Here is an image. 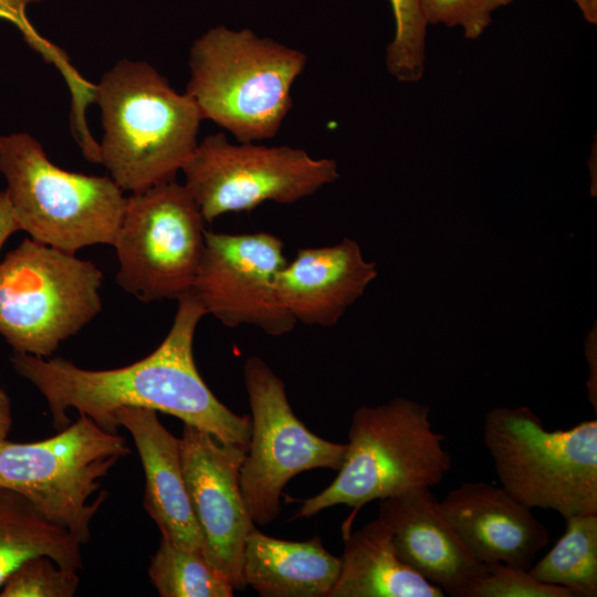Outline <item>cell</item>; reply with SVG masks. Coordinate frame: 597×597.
Listing matches in <instances>:
<instances>
[{"instance_id": "6da1fadb", "label": "cell", "mask_w": 597, "mask_h": 597, "mask_svg": "<svg viewBox=\"0 0 597 597\" xmlns=\"http://www.w3.org/2000/svg\"><path fill=\"white\" fill-rule=\"evenodd\" d=\"M206 310L190 291L178 300L172 325L161 344L145 358L106 370L83 369L63 358L45 359L13 353L14 370L45 398L53 427L70 423L76 409L108 432H116L115 411L148 408L180 419L223 443L249 448L251 416L223 405L201 378L193 358V337Z\"/></svg>"}, {"instance_id": "7a4b0ae2", "label": "cell", "mask_w": 597, "mask_h": 597, "mask_svg": "<svg viewBox=\"0 0 597 597\" xmlns=\"http://www.w3.org/2000/svg\"><path fill=\"white\" fill-rule=\"evenodd\" d=\"M103 135L98 164L123 190L176 179L198 145L197 105L153 65L122 59L94 84Z\"/></svg>"}, {"instance_id": "3957f363", "label": "cell", "mask_w": 597, "mask_h": 597, "mask_svg": "<svg viewBox=\"0 0 597 597\" xmlns=\"http://www.w3.org/2000/svg\"><path fill=\"white\" fill-rule=\"evenodd\" d=\"M307 56L249 29H209L189 51L186 93L237 142L274 137L292 107V86Z\"/></svg>"}, {"instance_id": "277c9868", "label": "cell", "mask_w": 597, "mask_h": 597, "mask_svg": "<svg viewBox=\"0 0 597 597\" xmlns=\"http://www.w3.org/2000/svg\"><path fill=\"white\" fill-rule=\"evenodd\" d=\"M444 436L430 421V407L405 397L362 406L352 416L344 462L334 481L303 501L293 519L334 505L360 509L413 488H432L451 471Z\"/></svg>"}, {"instance_id": "5b68a950", "label": "cell", "mask_w": 597, "mask_h": 597, "mask_svg": "<svg viewBox=\"0 0 597 597\" xmlns=\"http://www.w3.org/2000/svg\"><path fill=\"white\" fill-rule=\"evenodd\" d=\"M483 442L501 486L530 509L564 519L597 513V420L547 430L527 406L495 407Z\"/></svg>"}, {"instance_id": "8992f818", "label": "cell", "mask_w": 597, "mask_h": 597, "mask_svg": "<svg viewBox=\"0 0 597 597\" xmlns=\"http://www.w3.org/2000/svg\"><path fill=\"white\" fill-rule=\"evenodd\" d=\"M0 172L20 230L66 252L113 245L124 191L109 176L64 170L28 133L0 135Z\"/></svg>"}, {"instance_id": "52a82bcc", "label": "cell", "mask_w": 597, "mask_h": 597, "mask_svg": "<svg viewBox=\"0 0 597 597\" xmlns=\"http://www.w3.org/2000/svg\"><path fill=\"white\" fill-rule=\"evenodd\" d=\"M102 280L91 261L24 239L0 262V335L15 353L50 357L101 312Z\"/></svg>"}, {"instance_id": "ba28073f", "label": "cell", "mask_w": 597, "mask_h": 597, "mask_svg": "<svg viewBox=\"0 0 597 597\" xmlns=\"http://www.w3.org/2000/svg\"><path fill=\"white\" fill-rule=\"evenodd\" d=\"M130 453L125 439L85 415L57 434L34 442L0 443V486L25 496L48 520L83 545L105 500L92 502L116 462Z\"/></svg>"}, {"instance_id": "9c48e42d", "label": "cell", "mask_w": 597, "mask_h": 597, "mask_svg": "<svg viewBox=\"0 0 597 597\" xmlns=\"http://www.w3.org/2000/svg\"><path fill=\"white\" fill-rule=\"evenodd\" d=\"M205 223L176 179L132 192L113 243L117 284L146 303L188 294L203 253Z\"/></svg>"}, {"instance_id": "30bf717a", "label": "cell", "mask_w": 597, "mask_h": 597, "mask_svg": "<svg viewBox=\"0 0 597 597\" xmlns=\"http://www.w3.org/2000/svg\"><path fill=\"white\" fill-rule=\"evenodd\" d=\"M181 171L206 222L268 201L294 203L339 178L334 159L287 145L231 143L223 133L199 142Z\"/></svg>"}, {"instance_id": "8fae6325", "label": "cell", "mask_w": 597, "mask_h": 597, "mask_svg": "<svg viewBox=\"0 0 597 597\" xmlns=\"http://www.w3.org/2000/svg\"><path fill=\"white\" fill-rule=\"evenodd\" d=\"M243 380L251 408V436L240 485L253 523L265 526L280 513L285 484L304 471H338L347 443L310 431L293 412L283 380L260 357L244 362Z\"/></svg>"}, {"instance_id": "7c38bea8", "label": "cell", "mask_w": 597, "mask_h": 597, "mask_svg": "<svg viewBox=\"0 0 597 597\" xmlns=\"http://www.w3.org/2000/svg\"><path fill=\"white\" fill-rule=\"evenodd\" d=\"M286 264L283 241L268 232L206 231L192 293L227 327L250 325L266 335L290 333L295 321L280 302L276 273Z\"/></svg>"}, {"instance_id": "4fadbf2b", "label": "cell", "mask_w": 597, "mask_h": 597, "mask_svg": "<svg viewBox=\"0 0 597 597\" xmlns=\"http://www.w3.org/2000/svg\"><path fill=\"white\" fill-rule=\"evenodd\" d=\"M247 448L223 443L184 425L180 455L190 505L203 540V556L235 589L245 587L244 543L255 526L247 509L240 469Z\"/></svg>"}, {"instance_id": "5bb4252c", "label": "cell", "mask_w": 597, "mask_h": 597, "mask_svg": "<svg viewBox=\"0 0 597 597\" xmlns=\"http://www.w3.org/2000/svg\"><path fill=\"white\" fill-rule=\"evenodd\" d=\"M439 506L470 554L480 563L494 562L528 569L549 541V533L532 509L502 486L476 481L450 490Z\"/></svg>"}, {"instance_id": "9a60e30c", "label": "cell", "mask_w": 597, "mask_h": 597, "mask_svg": "<svg viewBox=\"0 0 597 597\" xmlns=\"http://www.w3.org/2000/svg\"><path fill=\"white\" fill-rule=\"evenodd\" d=\"M378 519L390 530L398 557L444 594L465 597L485 570L447 522L431 488L380 500Z\"/></svg>"}, {"instance_id": "2e32d148", "label": "cell", "mask_w": 597, "mask_h": 597, "mask_svg": "<svg viewBox=\"0 0 597 597\" xmlns=\"http://www.w3.org/2000/svg\"><path fill=\"white\" fill-rule=\"evenodd\" d=\"M375 262L364 259L349 238L332 245L304 248L276 273V295L295 323L331 327L376 279Z\"/></svg>"}, {"instance_id": "e0dca14e", "label": "cell", "mask_w": 597, "mask_h": 597, "mask_svg": "<svg viewBox=\"0 0 597 597\" xmlns=\"http://www.w3.org/2000/svg\"><path fill=\"white\" fill-rule=\"evenodd\" d=\"M157 411L122 407L115 421L132 434L145 473L144 507L163 537L203 554V540L184 480L180 439L159 421Z\"/></svg>"}, {"instance_id": "ac0fdd59", "label": "cell", "mask_w": 597, "mask_h": 597, "mask_svg": "<svg viewBox=\"0 0 597 597\" xmlns=\"http://www.w3.org/2000/svg\"><path fill=\"white\" fill-rule=\"evenodd\" d=\"M339 568V557L324 548L318 536L292 542L254 526L245 538L243 580L263 597H328Z\"/></svg>"}, {"instance_id": "d6986e66", "label": "cell", "mask_w": 597, "mask_h": 597, "mask_svg": "<svg viewBox=\"0 0 597 597\" xmlns=\"http://www.w3.org/2000/svg\"><path fill=\"white\" fill-rule=\"evenodd\" d=\"M339 559V574L328 597L446 596L398 557L390 530L378 517L345 533Z\"/></svg>"}, {"instance_id": "ffe728a7", "label": "cell", "mask_w": 597, "mask_h": 597, "mask_svg": "<svg viewBox=\"0 0 597 597\" xmlns=\"http://www.w3.org/2000/svg\"><path fill=\"white\" fill-rule=\"evenodd\" d=\"M82 544L48 520L21 493L0 486V588L24 561L45 555L59 566L83 568Z\"/></svg>"}, {"instance_id": "44dd1931", "label": "cell", "mask_w": 597, "mask_h": 597, "mask_svg": "<svg viewBox=\"0 0 597 597\" xmlns=\"http://www.w3.org/2000/svg\"><path fill=\"white\" fill-rule=\"evenodd\" d=\"M564 534L528 568L536 579L564 587L573 596H597V513L565 517Z\"/></svg>"}, {"instance_id": "7402d4cb", "label": "cell", "mask_w": 597, "mask_h": 597, "mask_svg": "<svg viewBox=\"0 0 597 597\" xmlns=\"http://www.w3.org/2000/svg\"><path fill=\"white\" fill-rule=\"evenodd\" d=\"M150 580L161 597H232L233 586L205 558L166 537L151 557Z\"/></svg>"}, {"instance_id": "603a6c76", "label": "cell", "mask_w": 597, "mask_h": 597, "mask_svg": "<svg viewBox=\"0 0 597 597\" xmlns=\"http://www.w3.org/2000/svg\"><path fill=\"white\" fill-rule=\"evenodd\" d=\"M395 35L386 50V66L401 83H417L425 72L427 23L419 0H389Z\"/></svg>"}, {"instance_id": "cb8c5ba5", "label": "cell", "mask_w": 597, "mask_h": 597, "mask_svg": "<svg viewBox=\"0 0 597 597\" xmlns=\"http://www.w3.org/2000/svg\"><path fill=\"white\" fill-rule=\"evenodd\" d=\"M78 584L76 570L39 555L24 561L9 575L0 588V597H72Z\"/></svg>"}, {"instance_id": "d4e9b609", "label": "cell", "mask_w": 597, "mask_h": 597, "mask_svg": "<svg viewBox=\"0 0 597 597\" xmlns=\"http://www.w3.org/2000/svg\"><path fill=\"white\" fill-rule=\"evenodd\" d=\"M484 565V573L470 585L465 597H574L564 587L536 579L528 569L500 562Z\"/></svg>"}, {"instance_id": "484cf974", "label": "cell", "mask_w": 597, "mask_h": 597, "mask_svg": "<svg viewBox=\"0 0 597 597\" xmlns=\"http://www.w3.org/2000/svg\"><path fill=\"white\" fill-rule=\"evenodd\" d=\"M514 0H419L428 24L460 27L469 40L479 39L492 22V13Z\"/></svg>"}, {"instance_id": "4316f807", "label": "cell", "mask_w": 597, "mask_h": 597, "mask_svg": "<svg viewBox=\"0 0 597 597\" xmlns=\"http://www.w3.org/2000/svg\"><path fill=\"white\" fill-rule=\"evenodd\" d=\"M40 0H0V19L14 24L28 44L38 51L48 62L59 67L72 91L73 97L84 95L91 86L70 64L65 53L41 36L27 18L29 4Z\"/></svg>"}, {"instance_id": "83f0119b", "label": "cell", "mask_w": 597, "mask_h": 597, "mask_svg": "<svg viewBox=\"0 0 597 597\" xmlns=\"http://www.w3.org/2000/svg\"><path fill=\"white\" fill-rule=\"evenodd\" d=\"M585 355L589 365V377L587 380V391L590 405L597 412V348H596V327L589 333L585 343Z\"/></svg>"}, {"instance_id": "f1b7e54d", "label": "cell", "mask_w": 597, "mask_h": 597, "mask_svg": "<svg viewBox=\"0 0 597 597\" xmlns=\"http://www.w3.org/2000/svg\"><path fill=\"white\" fill-rule=\"evenodd\" d=\"M20 230L19 222L13 212L6 190L0 191V250L7 239Z\"/></svg>"}, {"instance_id": "f546056e", "label": "cell", "mask_w": 597, "mask_h": 597, "mask_svg": "<svg viewBox=\"0 0 597 597\" xmlns=\"http://www.w3.org/2000/svg\"><path fill=\"white\" fill-rule=\"evenodd\" d=\"M12 426L11 404L7 392L0 387V443L7 440Z\"/></svg>"}, {"instance_id": "4dcf8cb0", "label": "cell", "mask_w": 597, "mask_h": 597, "mask_svg": "<svg viewBox=\"0 0 597 597\" xmlns=\"http://www.w3.org/2000/svg\"><path fill=\"white\" fill-rule=\"evenodd\" d=\"M589 24H597V0H572Z\"/></svg>"}]
</instances>
